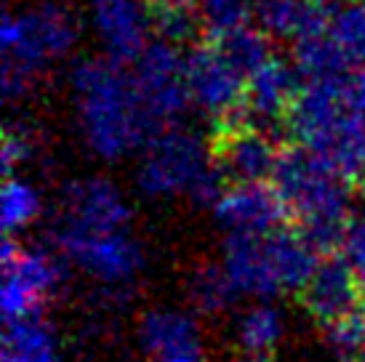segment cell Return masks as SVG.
<instances>
[{"label": "cell", "mask_w": 365, "mask_h": 362, "mask_svg": "<svg viewBox=\"0 0 365 362\" xmlns=\"http://www.w3.org/2000/svg\"><path fill=\"white\" fill-rule=\"evenodd\" d=\"M72 96L86 147L102 160H123L158 133L133 72L128 75L120 61H81L72 72Z\"/></svg>", "instance_id": "cell-1"}, {"label": "cell", "mask_w": 365, "mask_h": 362, "mask_svg": "<svg viewBox=\"0 0 365 362\" xmlns=\"http://www.w3.org/2000/svg\"><path fill=\"white\" fill-rule=\"evenodd\" d=\"M272 184L288 211L299 216L302 234L314 251L331 253L344 245L349 229L346 176H341L334 165H328L320 155L307 147H294L280 155Z\"/></svg>", "instance_id": "cell-2"}, {"label": "cell", "mask_w": 365, "mask_h": 362, "mask_svg": "<svg viewBox=\"0 0 365 362\" xmlns=\"http://www.w3.org/2000/svg\"><path fill=\"white\" fill-rule=\"evenodd\" d=\"M317 251L307 237L291 232L269 234H230L222 267L240 299L269 301L283 293H302L317 267Z\"/></svg>", "instance_id": "cell-3"}, {"label": "cell", "mask_w": 365, "mask_h": 362, "mask_svg": "<svg viewBox=\"0 0 365 362\" xmlns=\"http://www.w3.org/2000/svg\"><path fill=\"white\" fill-rule=\"evenodd\" d=\"M346 83H304L294 110L288 112V128L299 144L320 155L341 176L365 173V128L349 112L344 96Z\"/></svg>", "instance_id": "cell-4"}, {"label": "cell", "mask_w": 365, "mask_h": 362, "mask_svg": "<svg viewBox=\"0 0 365 362\" xmlns=\"http://www.w3.org/2000/svg\"><path fill=\"white\" fill-rule=\"evenodd\" d=\"M222 179L224 173L208 147L182 128L155 133L136 168L139 192L153 200L187 195L195 202L213 205L224 192Z\"/></svg>", "instance_id": "cell-5"}, {"label": "cell", "mask_w": 365, "mask_h": 362, "mask_svg": "<svg viewBox=\"0 0 365 362\" xmlns=\"http://www.w3.org/2000/svg\"><path fill=\"white\" fill-rule=\"evenodd\" d=\"M78 41L75 16L61 3L46 0L30 9L6 11L0 21V48L3 67L35 75L51 61L61 59Z\"/></svg>", "instance_id": "cell-6"}, {"label": "cell", "mask_w": 365, "mask_h": 362, "mask_svg": "<svg viewBox=\"0 0 365 362\" xmlns=\"http://www.w3.org/2000/svg\"><path fill=\"white\" fill-rule=\"evenodd\" d=\"M59 253L107 291H125L144 269V251L128 229L53 232Z\"/></svg>", "instance_id": "cell-7"}, {"label": "cell", "mask_w": 365, "mask_h": 362, "mask_svg": "<svg viewBox=\"0 0 365 362\" xmlns=\"http://www.w3.org/2000/svg\"><path fill=\"white\" fill-rule=\"evenodd\" d=\"M61 285V264L41 248H21L6 240L3 245V317L21 322L38 317Z\"/></svg>", "instance_id": "cell-8"}, {"label": "cell", "mask_w": 365, "mask_h": 362, "mask_svg": "<svg viewBox=\"0 0 365 362\" xmlns=\"http://www.w3.org/2000/svg\"><path fill=\"white\" fill-rule=\"evenodd\" d=\"M133 81L142 93L144 107L158 125L179 120L192 104L187 83V56H182L168 41L150 43L142 51L133 67Z\"/></svg>", "instance_id": "cell-9"}, {"label": "cell", "mask_w": 365, "mask_h": 362, "mask_svg": "<svg viewBox=\"0 0 365 362\" xmlns=\"http://www.w3.org/2000/svg\"><path fill=\"white\" fill-rule=\"evenodd\" d=\"M187 83L192 104L216 118L222 128L243 123L248 78L213 43L187 53Z\"/></svg>", "instance_id": "cell-10"}, {"label": "cell", "mask_w": 365, "mask_h": 362, "mask_svg": "<svg viewBox=\"0 0 365 362\" xmlns=\"http://www.w3.org/2000/svg\"><path fill=\"white\" fill-rule=\"evenodd\" d=\"M131 208L123 192L102 176L67 184L61 192L53 232H115L128 229Z\"/></svg>", "instance_id": "cell-11"}, {"label": "cell", "mask_w": 365, "mask_h": 362, "mask_svg": "<svg viewBox=\"0 0 365 362\" xmlns=\"http://www.w3.org/2000/svg\"><path fill=\"white\" fill-rule=\"evenodd\" d=\"M213 213L227 234H269L280 229L291 211L274 184L235 181L213 202Z\"/></svg>", "instance_id": "cell-12"}, {"label": "cell", "mask_w": 365, "mask_h": 362, "mask_svg": "<svg viewBox=\"0 0 365 362\" xmlns=\"http://www.w3.org/2000/svg\"><path fill=\"white\" fill-rule=\"evenodd\" d=\"M91 24L107 59L125 64L139 59L150 46L155 16L147 0H91Z\"/></svg>", "instance_id": "cell-13"}, {"label": "cell", "mask_w": 365, "mask_h": 362, "mask_svg": "<svg viewBox=\"0 0 365 362\" xmlns=\"http://www.w3.org/2000/svg\"><path fill=\"white\" fill-rule=\"evenodd\" d=\"M139 346L150 362H205L203 331L182 309H150L139 320Z\"/></svg>", "instance_id": "cell-14"}, {"label": "cell", "mask_w": 365, "mask_h": 362, "mask_svg": "<svg viewBox=\"0 0 365 362\" xmlns=\"http://www.w3.org/2000/svg\"><path fill=\"white\" fill-rule=\"evenodd\" d=\"M363 282L357 280L355 269L346 264V259H320L314 267L312 277L302 291V304L312 320L323 325L344 320L349 314L360 312L363 299Z\"/></svg>", "instance_id": "cell-15"}, {"label": "cell", "mask_w": 365, "mask_h": 362, "mask_svg": "<svg viewBox=\"0 0 365 362\" xmlns=\"http://www.w3.org/2000/svg\"><path fill=\"white\" fill-rule=\"evenodd\" d=\"M280 155L269 133L245 123L224 125L216 141V162L235 181H267L274 176Z\"/></svg>", "instance_id": "cell-16"}, {"label": "cell", "mask_w": 365, "mask_h": 362, "mask_svg": "<svg viewBox=\"0 0 365 362\" xmlns=\"http://www.w3.org/2000/svg\"><path fill=\"white\" fill-rule=\"evenodd\" d=\"M299 70L283 59H267L256 72L248 75L245 83V107L243 112L259 123L288 120V112L294 110L296 99L302 93Z\"/></svg>", "instance_id": "cell-17"}, {"label": "cell", "mask_w": 365, "mask_h": 362, "mask_svg": "<svg viewBox=\"0 0 365 362\" xmlns=\"http://www.w3.org/2000/svg\"><path fill=\"white\" fill-rule=\"evenodd\" d=\"M336 11L328 0H259L256 19L274 38L304 41L331 30Z\"/></svg>", "instance_id": "cell-18"}, {"label": "cell", "mask_w": 365, "mask_h": 362, "mask_svg": "<svg viewBox=\"0 0 365 362\" xmlns=\"http://www.w3.org/2000/svg\"><path fill=\"white\" fill-rule=\"evenodd\" d=\"M352 61L334 41L331 30L296 43L294 67L307 83H346V67Z\"/></svg>", "instance_id": "cell-19"}, {"label": "cell", "mask_w": 365, "mask_h": 362, "mask_svg": "<svg viewBox=\"0 0 365 362\" xmlns=\"http://www.w3.org/2000/svg\"><path fill=\"white\" fill-rule=\"evenodd\" d=\"M285 336V314L272 301H256L237 317L235 338L248 357H267Z\"/></svg>", "instance_id": "cell-20"}, {"label": "cell", "mask_w": 365, "mask_h": 362, "mask_svg": "<svg viewBox=\"0 0 365 362\" xmlns=\"http://www.w3.org/2000/svg\"><path fill=\"white\" fill-rule=\"evenodd\" d=\"M3 362H61L59 341L38 317L9 322L3 338Z\"/></svg>", "instance_id": "cell-21"}, {"label": "cell", "mask_w": 365, "mask_h": 362, "mask_svg": "<svg viewBox=\"0 0 365 362\" xmlns=\"http://www.w3.org/2000/svg\"><path fill=\"white\" fill-rule=\"evenodd\" d=\"M240 293L235 291L232 280L227 277L222 264H205L192 272L190 277V301L195 309L203 314H222L227 312Z\"/></svg>", "instance_id": "cell-22"}, {"label": "cell", "mask_w": 365, "mask_h": 362, "mask_svg": "<svg viewBox=\"0 0 365 362\" xmlns=\"http://www.w3.org/2000/svg\"><path fill=\"white\" fill-rule=\"evenodd\" d=\"M200 24L211 41H222L237 30L251 27V16H256L254 0H200Z\"/></svg>", "instance_id": "cell-23"}, {"label": "cell", "mask_w": 365, "mask_h": 362, "mask_svg": "<svg viewBox=\"0 0 365 362\" xmlns=\"http://www.w3.org/2000/svg\"><path fill=\"white\" fill-rule=\"evenodd\" d=\"M41 192L24 179H9L3 184V229L6 234L27 229L41 216Z\"/></svg>", "instance_id": "cell-24"}, {"label": "cell", "mask_w": 365, "mask_h": 362, "mask_svg": "<svg viewBox=\"0 0 365 362\" xmlns=\"http://www.w3.org/2000/svg\"><path fill=\"white\" fill-rule=\"evenodd\" d=\"M213 46L222 51L245 78L259 70L267 59H272L269 43H267V32L254 30V27H245V30L232 32V35H227L222 41H213Z\"/></svg>", "instance_id": "cell-25"}, {"label": "cell", "mask_w": 365, "mask_h": 362, "mask_svg": "<svg viewBox=\"0 0 365 362\" xmlns=\"http://www.w3.org/2000/svg\"><path fill=\"white\" fill-rule=\"evenodd\" d=\"M331 35L349 56V61L365 64V0L336 11Z\"/></svg>", "instance_id": "cell-26"}, {"label": "cell", "mask_w": 365, "mask_h": 362, "mask_svg": "<svg viewBox=\"0 0 365 362\" xmlns=\"http://www.w3.org/2000/svg\"><path fill=\"white\" fill-rule=\"evenodd\" d=\"M325 346L336 360L352 362L365 349V314L355 312L344 320L328 325Z\"/></svg>", "instance_id": "cell-27"}, {"label": "cell", "mask_w": 365, "mask_h": 362, "mask_svg": "<svg viewBox=\"0 0 365 362\" xmlns=\"http://www.w3.org/2000/svg\"><path fill=\"white\" fill-rule=\"evenodd\" d=\"M32 155V141L30 136L19 128H6L3 136V150H0V162H3V171L14 173V168H19L21 162Z\"/></svg>", "instance_id": "cell-28"}, {"label": "cell", "mask_w": 365, "mask_h": 362, "mask_svg": "<svg viewBox=\"0 0 365 362\" xmlns=\"http://www.w3.org/2000/svg\"><path fill=\"white\" fill-rule=\"evenodd\" d=\"M195 24H197L195 14H155V27L160 32V38L173 46L187 41L195 32Z\"/></svg>", "instance_id": "cell-29"}, {"label": "cell", "mask_w": 365, "mask_h": 362, "mask_svg": "<svg viewBox=\"0 0 365 362\" xmlns=\"http://www.w3.org/2000/svg\"><path fill=\"white\" fill-rule=\"evenodd\" d=\"M341 253H344L346 264L355 269L357 280L363 282V288H365V219L349 224L344 245H341Z\"/></svg>", "instance_id": "cell-30"}, {"label": "cell", "mask_w": 365, "mask_h": 362, "mask_svg": "<svg viewBox=\"0 0 365 362\" xmlns=\"http://www.w3.org/2000/svg\"><path fill=\"white\" fill-rule=\"evenodd\" d=\"M344 96H346V104H349V112L355 115L357 123L365 128V64L346 81Z\"/></svg>", "instance_id": "cell-31"}, {"label": "cell", "mask_w": 365, "mask_h": 362, "mask_svg": "<svg viewBox=\"0 0 365 362\" xmlns=\"http://www.w3.org/2000/svg\"><path fill=\"white\" fill-rule=\"evenodd\" d=\"M155 14H195L200 9V0H147Z\"/></svg>", "instance_id": "cell-32"}, {"label": "cell", "mask_w": 365, "mask_h": 362, "mask_svg": "<svg viewBox=\"0 0 365 362\" xmlns=\"http://www.w3.org/2000/svg\"><path fill=\"white\" fill-rule=\"evenodd\" d=\"M240 362H272L269 357H245V360H240Z\"/></svg>", "instance_id": "cell-33"}, {"label": "cell", "mask_w": 365, "mask_h": 362, "mask_svg": "<svg viewBox=\"0 0 365 362\" xmlns=\"http://www.w3.org/2000/svg\"><path fill=\"white\" fill-rule=\"evenodd\" d=\"M352 362H365V349H363V352H360V354H357V357H355V360H352Z\"/></svg>", "instance_id": "cell-34"}, {"label": "cell", "mask_w": 365, "mask_h": 362, "mask_svg": "<svg viewBox=\"0 0 365 362\" xmlns=\"http://www.w3.org/2000/svg\"><path fill=\"white\" fill-rule=\"evenodd\" d=\"M360 190H363V195H365V173L360 176Z\"/></svg>", "instance_id": "cell-35"}, {"label": "cell", "mask_w": 365, "mask_h": 362, "mask_svg": "<svg viewBox=\"0 0 365 362\" xmlns=\"http://www.w3.org/2000/svg\"><path fill=\"white\" fill-rule=\"evenodd\" d=\"M254 3H259V0H254Z\"/></svg>", "instance_id": "cell-36"}]
</instances>
